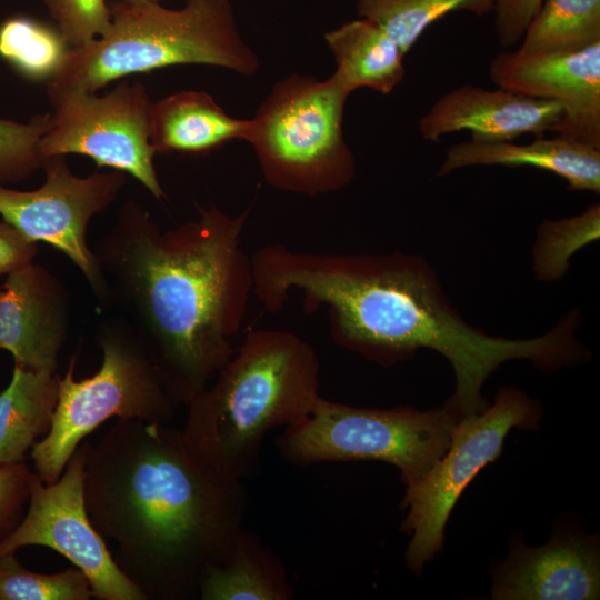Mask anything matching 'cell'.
I'll return each instance as SVG.
<instances>
[{
  "label": "cell",
  "mask_w": 600,
  "mask_h": 600,
  "mask_svg": "<svg viewBox=\"0 0 600 600\" xmlns=\"http://www.w3.org/2000/svg\"><path fill=\"white\" fill-rule=\"evenodd\" d=\"M252 278L253 293L270 311L280 310L293 290L302 292L307 304H326L336 340L379 364L392 366L420 349L443 356L456 379L446 406L459 418L487 408L482 387L508 361L528 360L550 371L590 354L576 337L578 309L538 337L486 333L466 320L436 269L418 254L313 253L264 246L252 256Z\"/></svg>",
  "instance_id": "6da1fadb"
},
{
  "label": "cell",
  "mask_w": 600,
  "mask_h": 600,
  "mask_svg": "<svg viewBox=\"0 0 600 600\" xmlns=\"http://www.w3.org/2000/svg\"><path fill=\"white\" fill-rule=\"evenodd\" d=\"M494 0H357V12L380 27L407 54L422 33L452 12L482 17Z\"/></svg>",
  "instance_id": "603a6c76"
},
{
  "label": "cell",
  "mask_w": 600,
  "mask_h": 600,
  "mask_svg": "<svg viewBox=\"0 0 600 600\" xmlns=\"http://www.w3.org/2000/svg\"><path fill=\"white\" fill-rule=\"evenodd\" d=\"M543 0H494V30L503 48L520 43Z\"/></svg>",
  "instance_id": "f546056e"
},
{
  "label": "cell",
  "mask_w": 600,
  "mask_h": 600,
  "mask_svg": "<svg viewBox=\"0 0 600 600\" xmlns=\"http://www.w3.org/2000/svg\"><path fill=\"white\" fill-rule=\"evenodd\" d=\"M31 474L24 461L0 463V543L16 529L26 512Z\"/></svg>",
  "instance_id": "f1b7e54d"
},
{
  "label": "cell",
  "mask_w": 600,
  "mask_h": 600,
  "mask_svg": "<svg viewBox=\"0 0 600 600\" xmlns=\"http://www.w3.org/2000/svg\"><path fill=\"white\" fill-rule=\"evenodd\" d=\"M57 373L14 364L9 384L0 392V463L24 461L26 453L51 429L59 397Z\"/></svg>",
  "instance_id": "44dd1931"
},
{
  "label": "cell",
  "mask_w": 600,
  "mask_h": 600,
  "mask_svg": "<svg viewBox=\"0 0 600 600\" xmlns=\"http://www.w3.org/2000/svg\"><path fill=\"white\" fill-rule=\"evenodd\" d=\"M69 48L84 46L104 36L112 14L106 0H43Z\"/></svg>",
  "instance_id": "83f0119b"
},
{
  "label": "cell",
  "mask_w": 600,
  "mask_h": 600,
  "mask_svg": "<svg viewBox=\"0 0 600 600\" xmlns=\"http://www.w3.org/2000/svg\"><path fill=\"white\" fill-rule=\"evenodd\" d=\"M37 253V242L27 239L8 222L0 221V277L32 262Z\"/></svg>",
  "instance_id": "4dcf8cb0"
},
{
  "label": "cell",
  "mask_w": 600,
  "mask_h": 600,
  "mask_svg": "<svg viewBox=\"0 0 600 600\" xmlns=\"http://www.w3.org/2000/svg\"><path fill=\"white\" fill-rule=\"evenodd\" d=\"M250 119L229 116L204 91L184 90L152 102L150 142L156 153L203 154L247 140Z\"/></svg>",
  "instance_id": "ac0fdd59"
},
{
  "label": "cell",
  "mask_w": 600,
  "mask_h": 600,
  "mask_svg": "<svg viewBox=\"0 0 600 600\" xmlns=\"http://www.w3.org/2000/svg\"><path fill=\"white\" fill-rule=\"evenodd\" d=\"M102 352L99 370L74 379L77 354L59 378L51 429L31 447L37 476L53 483L69 459L98 427L111 418L170 423L177 406L151 360L121 318L103 321L97 336Z\"/></svg>",
  "instance_id": "52a82bcc"
},
{
  "label": "cell",
  "mask_w": 600,
  "mask_h": 600,
  "mask_svg": "<svg viewBox=\"0 0 600 600\" xmlns=\"http://www.w3.org/2000/svg\"><path fill=\"white\" fill-rule=\"evenodd\" d=\"M88 444L89 441H82L78 446L53 483L46 484L32 472L26 512L0 543V556L26 546L48 547L87 576L93 598L148 600L119 569L89 518L83 493Z\"/></svg>",
  "instance_id": "7c38bea8"
},
{
  "label": "cell",
  "mask_w": 600,
  "mask_h": 600,
  "mask_svg": "<svg viewBox=\"0 0 600 600\" xmlns=\"http://www.w3.org/2000/svg\"><path fill=\"white\" fill-rule=\"evenodd\" d=\"M129 3H139V2H146V1H160V0H123Z\"/></svg>",
  "instance_id": "1f68e13d"
},
{
  "label": "cell",
  "mask_w": 600,
  "mask_h": 600,
  "mask_svg": "<svg viewBox=\"0 0 600 600\" xmlns=\"http://www.w3.org/2000/svg\"><path fill=\"white\" fill-rule=\"evenodd\" d=\"M539 403L514 387L498 390L479 413L459 419L443 456L418 481L407 486L402 508H409L401 531L411 536L406 560L414 573L442 550L444 528L460 494L476 474L502 451L512 428L533 429Z\"/></svg>",
  "instance_id": "9c48e42d"
},
{
  "label": "cell",
  "mask_w": 600,
  "mask_h": 600,
  "mask_svg": "<svg viewBox=\"0 0 600 600\" xmlns=\"http://www.w3.org/2000/svg\"><path fill=\"white\" fill-rule=\"evenodd\" d=\"M89 518L119 569L147 597L190 600L204 571L243 528L248 496L198 461L181 429L117 419L89 441L83 479Z\"/></svg>",
  "instance_id": "3957f363"
},
{
  "label": "cell",
  "mask_w": 600,
  "mask_h": 600,
  "mask_svg": "<svg viewBox=\"0 0 600 600\" xmlns=\"http://www.w3.org/2000/svg\"><path fill=\"white\" fill-rule=\"evenodd\" d=\"M320 362L299 336L250 331L214 378L188 403L181 429L190 453L242 481L256 470L266 434L306 419L320 397Z\"/></svg>",
  "instance_id": "277c9868"
},
{
  "label": "cell",
  "mask_w": 600,
  "mask_h": 600,
  "mask_svg": "<svg viewBox=\"0 0 600 600\" xmlns=\"http://www.w3.org/2000/svg\"><path fill=\"white\" fill-rule=\"evenodd\" d=\"M350 93L333 74L292 73L272 86L246 140L271 186L313 196L352 181L356 160L343 134Z\"/></svg>",
  "instance_id": "8992f818"
},
{
  "label": "cell",
  "mask_w": 600,
  "mask_h": 600,
  "mask_svg": "<svg viewBox=\"0 0 600 600\" xmlns=\"http://www.w3.org/2000/svg\"><path fill=\"white\" fill-rule=\"evenodd\" d=\"M599 41L600 0H543L517 51L567 52Z\"/></svg>",
  "instance_id": "7402d4cb"
},
{
  "label": "cell",
  "mask_w": 600,
  "mask_h": 600,
  "mask_svg": "<svg viewBox=\"0 0 600 600\" xmlns=\"http://www.w3.org/2000/svg\"><path fill=\"white\" fill-rule=\"evenodd\" d=\"M109 31L69 48L48 80V99L70 93H96L124 76L176 64H207L253 76L260 66L242 38L230 0H187L169 9L160 1L110 6Z\"/></svg>",
  "instance_id": "5b68a950"
},
{
  "label": "cell",
  "mask_w": 600,
  "mask_h": 600,
  "mask_svg": "<svg viewBox=\"0 0 600 600\" xmlns=\"http://www.w3.org/2000/svg\"><path fill=\"white\" fill-rule=\"evenodd\" d=\"M93 592L77 567L43 574L23 567L16 552L0 556V600H89Z\"/></svg>",
  "instance_id": "484cf974"
},
{
  "label": "cell",
  "mask_w": 600,
  "mask_h": 600,
  "mask_svg": "<svg viewBox=\"0 0 600 600\" xmlns=\"http://www.w3.org/2000/svg\"><path fill=\"white\" fill-rule=\"evenodd\" d=\"M68 50L59 31L34 19L11 17L0 24V57L26 78L51 79Z\"/></svg>",
  "instance_id": "d4e9b609"
},
{
  "label": "cell",
  "mask_w": 600,
  "mask_h": 600,
  "mask_svg": "<svg viewBox=\"0 0 600 600\" xmlns=\"http://www.w3.org/2000/svg\"><path fill=\"white\" fill-rule=\"evenodd\" d=\"M66 157L43 158L46 180L38 189L0 186V218L27 239L47 242L66 254L86 278L100 306L108 309V288L87 242V230L91 219L118 199L127 173L112 169L78 177Z\"/></svg>",
  "instance_id": "8fae6325"
},
{
  "label": "cell",
  "mask_w": 600,
  "mask_h": 600,
  "mask_svg": "<svg viewBox=\"0 0 600 600\" xmlns=\"http://www.w3.org/2000/svg\"><path fill=\"white\" fill-rule=\"evenodd\" d=\"M337 68L332 73L350 92L369 88L391 93L403 80L404 53L376 23L360 18L324 34Z\"/></svg>",
  "instance_id": "ffe728a7"
},
{
  "label": "cell",
  "mask_w": 600,
  "mask_h": 600,
  "mask_svg": "<svg viewBox=\"0 0 600 600\" xmlns=\"http://www.w3.org/2000/svg\"><path fill=\"white\" fill-rule=\"evenodd\" d=\"M293 590L279 558L243 528L223 559L210 566L199 584L201 600H288Z\"/></svg>",
  "instance_id": "d6986e66"
},
{
  "label": "cell",
  "mask_w": 600,
  "mask_h": 600,
  "mask_svg": "<svg viewBox=\"0 0 600 600\" xmlns=\"http://www.w3.org/2000/svg\"><path fill=\"white\" fill-rule=\"evenodd\" d=\"M49 127V113L28 122L0 119V186L23 181L42 168L40 144Z\"/></svg>",
  "instance_id": "4316f807"
},
{
  "label": "cell",
  "mask_w": 600,
  "mask_h": 600,
  "mask_svg": "<svg viewBox=\"0 0 600 600\" xmlns=\"http://www.w3.org/2000/svg\"><path fill=\"white\" fill-rule=\"evenodd\" d=\"M478 166H529L562 178L570 191L600 193V148L559 134L526 144L471 138L447 150L437 177Z\"/></svg>",
  "instance_id": "e0dca14e"
},
{
  "label": "cell",
  "mask_w": 600,
  "mask_h": 600,
  "mask_svg": "<svg viewBox=\"0 0 600 600\" xmlns=\"http://www.w3.org/2000/svg\"><path fill=\"white\" fill-rule=\"evenodd\" d=\"M489 77L499 88L559 102L563 116L553 132L600 148V41L567 52L502 51Z\"/></svg>",
  "instance_id": "4fadbf2b"
},
{
  "label": "cell",
  "mask_w": 600,
  "mask_h": 600,
  "mask_svg": "<svg viewBox=\"0 0 600 600\" xmlns=\"http://www.w3.org/2000/svg\"><path fill=\"white\" fill-rule=\"evenodd\" d=\"M247 218L211 206L162 231L128 200L92 249L109 308L120 312L177 407H187L236 350L253 288L241 247Z\"/></svg>",
  "instance_id": "7a4b0ae2"
},
{
  "label": "cell",
  "mask_w": 600,
  "mask_h": 600,
  "mask_svg": "<svg viewBox=\"0 0 600 600\" xmlns=\"http://www.w3.org/2000/svg\"><path fill=\"white\" fill-rule=\"evenodd\" d=\"M70 326L63 283L33 261L7 276L0 288V349L14 364L56 373Z\"/></svg>",
  "instance_id": "5bb4252c"
},
{
  "label": "cell",
  "mask_w": 600,
  "mask_h": 600,
  "mask_svg": "<svg viewBox=\"0 0 600 600\" xmlns=\"http://www.w3.org/2000/svg\"><path fill=\"white\" fill-rule=\"evenodd\" d=\"M599 594L598 546L569 533L539 548L520 544L498 570L492 588L498 600H586Z\"/></svg>",
  "instance_id": "2e32d148"
},
{
  "label": "cell",
  "mask_w": 600,
  "mask_h": 600,
  "mask_svg": "<svg viewBox=\"0 0 600 600\" xmlns=\"http://www.w3.org/2000/svg\"><path fill=\"white\" fill-rule=\"evenodd\" d=\"M53 112L41 140L42 157L82 154L99 168L132 176L157 199L158 179L150 142L152 101L140 81H121L104 96L70 92L49 99Z\"/></svg>",
  "instance_id": "30bf717a"
},
{
  "label": "cell",
  "mask_w": 600,
  "mask_h": 600,
  "mask_svg": "<svg viewBox=\"0 0 600 600\" xmlns=\"http://www.w3.org/2000/svg\"><path fill=\"white\" fill-rule=\"evenodd\" d=\"M450 408H358L318 398L309 416L286 427L280 454L296 466L373 460L396 466L408 486L447 451L459 421Z\"/></svg>",
  "instance_id": "ba28073f"
},
{
  "label": "cell",
  "mask_w": 600,
  "mask_h": 600,
  "mask_svg": "<svg viewBox=\"0 0 600 600\" xmlns=\"http://www.w3.org/2000/svg\"><path fill=\"white\" fill-rule=\"evenodd\" d=\"M600 204H589L581 213L544 220L537 229L532 247V272L541 282H554L570 269L571 258L583 247L599 240Z\"/></svg>",
  "instance_id": "cb8c5ba5"
},
{
  "label": "cell",
  "mask_w": 600,
  "mask_h": 600,
  "mask_svg": "<svg viewBox=\"0 0 600 600\" xmlns=\"http://www.w3.org/2000/svg\"><path fill=\"white\" fill-rule=\"evenodd\" d=\"M562 116L563 108L557 101L466 83L438 98L418 128L421 137L432 142L459 131H469L477 140L512 141L522 134L540 138L553 132Z\"/></svg>",
  "instance_id": "9a60e30c"
}]
</instances>
